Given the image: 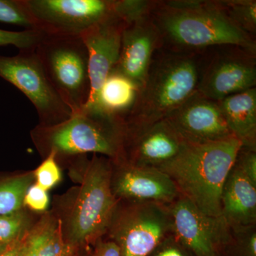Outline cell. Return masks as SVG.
Wrapping results in <instances>:
<instances>
[{"mask_svg": "<svg viewBox=\"0 0 256 256\" xmlns=\"http://www.w3.org/2000/svg\"><path fill=\"white\" fill-rule=\"evenodd\" d=\"M152 15L163 42L169 41L178 48L202 50L228 45L256 55L252 36L230 20L220 1L156 2Z\"/></svg>", "mask_w": 256, "mask_h": 256, "instance_id": "obj_1", "label": "cell"}, {"mask_svg": "<svg viewBox=\"0 0 256 256\" xmlns=\"http://www.w3.org/2000/svg\"><path fill=\"white\" fill-rule=\"evenodd\" d=\"M242 146L235 137L208 144L184 142L178 156L158 169L204 214L222 218V190Z\"/></svg>", "mask_w": 256, "mask_h": 256, "instance_id": "obj_2", "label": "cell"}, {"mask_svg": "<svg viewBox=\"0 0 256 256\" xmlns=\"http://www.w3.org/2000/svg\"><path fill=\"white\" fill-rule=\"evenodd\" d=\"M200 79L196 60L190 54H166L152 60L126 128L138 129L166 118L197 92Z\"/></svg>", "mask_w": 256, "mask_h": 256, "instance_id": "obj_3", "label": "cell"}, {"mask_svg": "<svg viewBox=\"0 0 256 256\" xmlns=\"http://www.w3.org/2000/svg\"><path fill=\"white\" fill-rule=\"evenodd\" d=\"M126 126L124 120L82 109L53 126H41L35 136L56 156L98 153L118 158L124 153Z\"/></svg>", "mask_w": 256, "mask_h": 256, "instance_id": "obj_4", "label": "cell"}, {"mask_svg": "<svg viewBox=\"0 0 256 256\" xmlns=\"http://www.w3.org/2000/svg\"><path fill=\"white\" fill-rule=\"evenodd\" d=\"M35 52L52 86L72 114L82 110L90 94L88 54L82 37L45 34Z\"/></svg>", "mask_w": 256, "mask_h": 256, "instance_id": "obj_5", "label": "cell"}, {"mask_svg": "<svg viewBox=\"0 0 256 256\" xmlns=\"http://www.w3.org/2000/svg\"><path fill=\"white\" fill-rule=\"evenodd\" d=\"M70 222V242L76 246L100 235L108 226L116 210L107 160L94 158L87 162Z\"/></svg>", "mask_w": 256, "mask_h": 256, "instance_id": "obj_6", "label": "cell"}, {"mask_svg": "<svg viewBox=\"0 0 256 256\" xmlns=\"http://www.w3.org/2000/svg\"><path fill=\"white\" fill-rule=\"evenodd\" d=\"M0 78L28 97L41 120V126L60 124L72 114L47 78L35 50H20L13 56H0Z\"/></svg>", "mask_w": 256, "mask_h": 256, "instance_id": "obj_7", "label": "cell"}, {"mask_svg": "<svg viewBox=\"0 0 256 256\" xmlns=\"http://www.w3.org/2000/svg\"><path fill=\"white\" fill-rule=\"evenodd\" d=\"M38 30L46 35L80 36L112 16L116 0H24Z\"/></svg>", "mask_w": 256, "mask_h": 256, "instance_id": "obj_8", "label": "cell"}, {"mask_svg": "<svg viewBox=\"0 0 256 256\" xmlns=\"http://www.w3.org/2000/svg\"><path fill=\"white\" fill-rule=\"evenodd\" d=\"M170 229V212L162 204L137 202L120 218L114 232L121 256L149 255Z\"/></svg>", "mask_w": 256, "mask_h": 256, "instance_id": "obj_9", "label": "cell"}, {"mask_svg": "<svg viewBox=\"0 0 256 256\" xmlns=\"http://www.w3.org/2000/svg\"><path fill=\"white\" fill-rule=\"evenodd\" d=\"M165 120L184 142L188 144H208L234 137L224 120L218 102L198 90Z\"/></svg>", "mask_w": 256, "mask_h": 256, "instance_id": "obj_10", "label": "cell"}, {"mask_svg": "<svg viewBox=\"0 0 256 256\" xmlns=\"http://www.w3.org/2000/svg\"><path fill=\"white\" fill-rule=\"evenodd\" d=\"M128 24L114 14L89 28L82 37L88 54L90 94L82 108L94 107L101 86L118 62L122 32Z\"/></svg>", "mask_w": 256, "mask_h": 256, "instance_id": "obj_11", "label": "cell"}, {"mask_svg": "<svg viewBox=\"0 0 256 256\" xmlns=\"http://www.w3.org/2000/svg\"><path fill=\"white\" fill-rule=\"evenodd\" d=\"M256 55L240 50L220 56L212 60L198 82V92L210 100L256 88Z\"/></svg>", "mask_w": 256, "mask_h": 256, "instance_id": "obj_12", "label": "cell"}, {"mask_svg": "<svg viewBox=\"0 0 256 256\" xmlns=\"http://www.w3.org/2000/svg\"><path fill=\"white\" fill-rule=\"evenodd\" d=\"M163 43L161 32L152 15L128 24L122 32L119 60L114 70L124 74L142 88L153 56Z\"/></svg>", "mask_w": 256, "mask_h": 256, "instance_id": "obj_13", "label": "cell"}, {"mask_svg": "<svg viewBox=\"0 0 256 256\" xmlns=\"http://www.w3.org/2000/svg\"><path fill=\"white\" fill-rule=\"evenodd\" d=\"M170 212L172 229L184 246L197 256H215L216 246L226 233L223 218L208 216L184 196Z\"/></svg>", "mask_w": 256, "mask_h": 256, "instance_id": "obj_14", "label": "cell"}, {"mask_svg": "<svg viewBox=\"0 0 256 256\" xmlns=\"http://www.w3.org/2000/svg\"><path fill=\"white\" fill-rule=\"evenodd\" d=\"M130 164L158 169L178 156L184 142L166 120L138 129L126 128Z\"/></svg>", "mask_w": 256, "mask_h": 256, "instance_id": "obj_15", "label": "cell"}, {"mask_svg": "<svg viewBox=\"0 0 256 256\" xmlns=\"http://www.w3.org/2000/svg\"><path fill=\"white\" fill-rule=\"evenodd\" d=\"M111 185L114 196L136 202L168 203L180 193L172 180L161 170L130 164L121 168Z\"/></svg>", "mask_w": 256, "mask_h": 256, "instance_id": "obj_16", "label": "cell"}, {"mask_svg": "<svg viewBox=\"0 0 256 256\" xmlns=\"http://www.w3.org/2000/svg\"><path fill=\"white\" fill-rule=\"evenodd\" d=\"M222 218L229 226H252L256 220V184L234 163L222 195Z\"/></svg>", "mask_w": 256, "mask_h": 256, "instance_id": "obj_17", "label": "cell"}, {"mask_svg": "<svg viewBox=\"0 0 256 256\" xmlns=\"http://www.w3.org/2000/svg\"><path fill=\"white\" fill-rule=\"evenodd\" d=\"M218 102L224 120L242 146L256 150V88L248 89Z\"/></svg>", "mask_w": 256, "mask_h": 256, "instance_id": "obj_18", "label": "cell"}, {"mask_svg": "<svg viewBox=\"0 0 256 256\" xmlns=\"http://www.w3.org/2000/svg\"><path fill=\"white\" fill-rule=\"evenodd\" d=\"M140 89L124 74L112 70L101 86L95 105L86 110L118 118L126 122L136 105Z\"/></svg>", "mask_w": 256, "mask_h": 256, "instance_id": "obj_19", "label": "cell"}, {"mask_svg": "<svg viewBox=\"0 0 256 256\" xmlns=\"http://www.w3.org/2000/svg\"><path fill=\"white\" fill-rule=\"evenodd\" d=\"M32 180L31 175L26 174L0 182V215L21 210Z\"/></svg>", "mask_w": 256, "mask_h": 256, "instance_id": "obj_20", "label": "cell"}, {"mask_svg": "<svg viewBox=\"0 0 256 256\" xmlns=\"http://www.w3.org/2000/svg\"><path fill=\"white\" fill-rule=\"evenodd\" d=\"M75 247L64 238L60 223L42 224V238L37 256H74Z\"/></svg>", "mask_w": 256, "mask_h": 256, "instance_id": "obj_21", "label": "cell"}, {"mask_svg": "<svg viewBox=\"0 0 256 256\" xmlns=\"http://www.w3.org/2000/svg\"><path fill=\"white\" fill-rule=\"evenodd\" d=\"M220 3L226 14L239 28L252 36L256 33V0H224Z\"/></svg>", "mask_w": 256, "mask_h": 256, "instance_id": "obj_22", "label": "cell"}, {"mask_svg": "<svg viewBox=\"0 0 256 256\" xmlns=\"http://www.w3.org/2000/svg\"><path fill=\"white\" fill-rule=\"evenodd\" d=\"M0 22L22 26L24 30L40 31L24 0H0Z\"/></svg>", "mask_w": 256, "mask_h": 256, "instance_id": "obj_23", "label": "cell"}, {"mask_svg": "<svg viewBox=\"0 0 256 256\" xmlns=\"http://www.w3.org/2000/svg\"><path fill=\"white\" fill-rule=\"evenodd\" d=\"M28 220L21 210L0 215V242L10 244L22 238L28 234Z\"/></svg>", "mask_w": 256, "mask_h": 256, "instance_id": "obj_24", "label": "cell"}, {"mask_svg": "<svg viewBox=\"0 0 256 256\" xmlns=\"http://www.w3.org/2000/svg\"><path fill=\"white\" fill-rule=\"evenodd\" d=\"M156 4V1L116 0L114 12L127 24H130L150 16Z\"/></svg>", "mask_w": 256, "mask_h": 256, "instance_id": "obj_25", "label": "cell"}, {"mask_svg": "<svg viewBox=\"0 0 256 256\" xmlns=\"http://www.w3.org/2000/svg\"><path fill=\"white\" fill-rule=\"evenodd\" d=\"M45 34L35 30L8 31L0 28V46H14L20 50H35Z\"/></svg>", "mask_w": 256, "mask_h": 256, "instance_id": "obj_26", "label": "cell"}, {"mask_svg": "<svg viewBox=\"0 0 256 256\" xmlns=\"http://www.w3.org/2000/svg\"><path fill=\"white\" fill-rule=\"evenodd\" d=\"M56 154L52 150L47 154V158L35 171L36 184L48 191L56 186L60 180L62 174L56 162Z\"/></svg>", "mask_w": 256, "mask_h": 256, "instance_id": "obj_27", "label": "cell"}, {"mask_svg": "<svg viewBox=\"0 0 256 256\" xmlns=\"http://www.w3.org/2000/svg\"><path fill=\"white\" fill-rule=\"evenodd\" d=\"M235 164L256 184V150L242 146L236 159Z\"/></svg>", "mask_w": 256, "mask_h": 256, "instance_id": "obj_28", "label": "cell"}, {"mask_svg": "<svg viewBox=\"0 0 256 256\" xmlns=\"http://www.w3.org/2000/svg\"><path fill=\"white\" fill-rule=\"evenodd\" d=\"M50 198L46 190L40 188L37 184L31 185L28 188L24 198V204L36 212H43L48 207Z\"/></svg>", "mask_w": 256, "mask_h": 256, "instance_id": "obj_29", "label": "cell"}, {"mask_svg": "<svg viewBox=\"0 0 256 256\" xmlns=\"http://www.w3.org/2000/svg\"><path fill=\"white\" fill-rule=\"evenodd\" d=\"M42 224L25 238L21 256H37L38 248L42 238Z\"/></svg>", "mask_w": 256, "mask_h": 256, "instance_id": "obj_30", "label": "cell"}, {"mask_svg": "<svg viewBox=\"0 0 256 256\" xmlns=\"http://www.w3.org/2000/svg\"><path fill=\"white\" fill-rule=\"evenodd\" d=\"M94 256H121L120 248L116 242H101L96 248Z\"/></svg>", "mask_w": 256, "mask_h": 256, "instance_id": "obj_31", "label": "cell"}, {"mask_svg": "<svg viewBox=\"0 0 256 256\" xmlns=\"http://www.w3.org/2000/svg\"><path fill=\"white\" fill-rule=\"evenodd\" d=\"M28 235V234H26ZM26 235L22 238L20 239L18 242H13L8 250L2 254L0 256H21L24 244L25 238Z\"/></svg>", "mask_w": 256, "mask_h": 256, "instance_id": "obj_32", "label": "cell"}, {"mask_svg": "<svg viewBox=\"0 0 256 256\" xmlns=\"http://www.w3.org/2000/svg\"><path fill=\"white\" fill-rule=\"evenodd\" d=\"M156 256H184L182 252L174 247H169L162 250Z\"/></svg>", "mask_w": 256, "mask_h": 256, "instance_id": "obj_33", "label": "cell"}, {"mask_svg": "<svg viewBox=\"0 0 256 256\" xmlns=\"http://www.w3.org/2000/svg\"><path fill=\"white\" fill-rule=\"evenodd\" d=\"M16 242H18V240H16ZM12 244L8 245V244H1V242H0V256H1L2 254H4V252L8 250V248H9Z\"/></svg>", "mask_w": 256, "mask_h": 256, "instance_id": "obj_34", "label": "cell"}]
</instances>
